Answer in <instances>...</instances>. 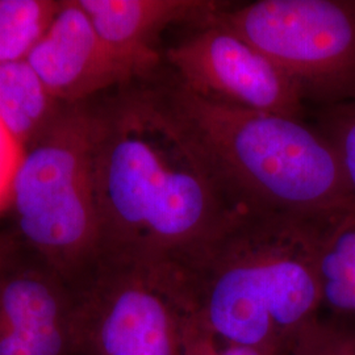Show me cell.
Segmentation results:
<instances>
[{
  "label": "cell",
  "mask_w": 355,
  "mask_h": 355,
  "mask_svg": "<svg viewBox=\"0 0 355 355\" xmlns=\"http://www.w3.org/2000/svg\"><path fill=\"white\" fill-rule=\"evenodd\" d=\"M89 104L101 258L177 270L253 208L173 107L162 69Z\"/></svg>",
  "instance_id": "1"
},
{
  "label": "cell",
  "mask_w": 355,
  "mask_h": 355,
  "mask_svg": "<svg viewBox=\"0 0 355 355\" xmlns=\"http://www.w3.org/2000/svg\"><path fill=\"white\" fill-rule=\"evenodd\" d=\"M325 217L249 208L233 218L174 270L192 324L220 343L290 354L322 309L316 243Z\"/></svg>",
  "instance_id": "2"
},
{
  "label": "cell",
  "mask_w": 355,
  "mask_h": 355,
  "mask_svg": "<svg viewBox=\"0 0 355 355\" xmlns=\"http://www.w3.org/2000/svg\"><path fill=\"white\" fill-rule=\"evenodd\" d=\"M178 114L253 208L291 215H334L355 205L338 155L304 117L237 108L183 89L164 64Z\"/></svg>",
  "instance_id": "3"
},
{
  "label": "cell",
  "mask_w": 355,
  "mask_h": 355,
  "mask_svg": "<svg viewBox=\"0 0 355 355\" xmlns=\"http://www.w3.org/2000/svg\"><path fill=\"white\" fill-rule=\"evenodd\" d=\"M8 212L21 246L71 287L98 265L102 234L89 101L66 104L51 127L24 150Z\"/></svg>",
  "instance_id": "4"
},
{
  "label": "cell",
  "mask_w": 355,
  "mask_h": 355,
  "mask_svg": "<svg viewBox=\"0 0 355 355\" xmlns=\"http://www.w3.org/2000/svg\"><path fill=\"white\" fill-rule=\"evenodd\" d=\"M74 290L76 355H183L190 330L171 268L101 258Z\"/></svg>",
  "instance_id": "5"
},
{
  "label": "cell",
  "mask_w": 355,
  "mask_h": 355,
  "mask_svg": "<svg viewBox=\"0 0 355 355\" xmlns=\"http://www.w3.org/2000/svg\"><path fill=\"white\" fill-rule=\"evenodd\" d=\"M220 17L318 108L355 102V0H258Z\"/></svg>",
  "instance_id": "6"
},
{
  "label": "cell",
  "mask_w": 355,
  "mask_h": 355,
  "mask_svg": "<svg viewBox=\"0 0 355 355\" xmlns=\"http://www.w3.org/2000/svg\"><path fill=\"white\" fill-rule=\"evenodd\" d=\"M220 15L191 26L190 33L164 49L170 76L209 102L304 117V103L291 80Z\"/></svg>",
  "instance_id": "7"
},
{
  "label": "cell",
  "mask_w": 355,
  "mask_h": 355,
  "mask_svg": "<svg viewBox=\"0 0 355 355\" xmlns=\"http://www.w3.org/2000/svg\"><path fill=\"white\" fill-rule=\"evenodd\" d=\"M74 352V290L23 248L0 270V355Z\"/></svg>",
  "instance_id": "8"
},
{
  "label": "cell",
  "mask_w": 355,
  "mask_h": 355,
  "mask_svg": "<svg viewBox=\"0 0 355 355\" xmlns=\"http://www.w3.org/2000/svg\"><path fill=\"white\" fill-rule=\"evenodd\" d=\"M26 61L62 104L86 102L135 79L105 48L78 0H62Z\"/></svg>",
  "instance_id": "9"
},
{
  "label": "cell",
  "mask_w": 355,
  "mask_h": 355,
  "mask_svg": "<svg viewBox=\"0 0 355 355\" xmlns=\"http://www.w3.org/2000/svg\"><path fill=\"white\" fill-rule=\"evenodd\" d=\"M105 48L135 79L164 66L162 35L171 26H196L229 8L215 0H78Z\"/></svg>",
  "instance_id": "10"
},
{
  "label": "cell",
  "mask_w": 355,
  "mask_h": 355,
  "mask_svg": "<svg viewBox=\"0 0 355 355\" xmlns=\"http://www.w3.org/2000/svg\"><path fill=\"white\" fill-rule=\"evenodd\" d=\"M316 270L322 308L355 321V205L321 221Z\"/></svg>",
  "instance_id": "11"
},
{
  "label": "cell",
  "mask_w": 355,
  "mask_h": 355,
  "mask_svg": "<svg viewBox=\"0 0 355 355\" xmlns=\"http://www.w3.org/2000/svg\"><path fill=\"white\" fill-rule=\"evenodd\" d=\"M64 105L51 96L26 60L0 62V123L23 150L51 127Z\"/></svg>",
  "instance_id": "12"
},
{
  "label": "cell",
  "mask_w": 355,
  "mask_h": 355,
  "mask_svg": "<svg viewBox=\"0 0 355 355\" xmlns=\"http://www.w3.org/2000/svg\"><path fill=\"white\" fill-rule=\"evenodd\" d=\"M62 0H0V62L26 60Z\"/></svg>",
  "instance_id": "13"
},
{
  "label": "cell",
  "mask_w": 355,
  "mask_h": 355,
  "mask_svg": "<svg viewBox=\"0 0 355 355\" xmlns=\"http://www.w3.org/2000/svg\"><path fill=\"white\" fill-rule=\"evenodd\" d=\"M290 355H355V321L318 316L300 331Z\"/></svg>",
  "instance_id": "14"
},
{
  "label": "cell",
  "mask_w": 355,
  "mask_h": 355,
  "mask_svg": "<svg viewBox=\"0 0 355 355\" xmlns=\"http://www.w3.org/2000/svg\"><path fill=\"white\" fill-rule=\"evenodd\" d=\"M313 124L337 153L355 198V102L318 108Z\"/></svg>",
  "instance_id": "15"
},
{
  "label": "cell",
  "mask_w": 355,
  "mask_h": 355,
  "mask_svg": "<svg viewBox=\"0 0 355 355\" xmlns=\"http://www.w3.org/2000/svg\"><path fill=\"white\" fill-rule=\"evenodd\" d=\"M183 355H290L262 347L220 343L191 324Z\"/></svg>",
  "instance_id": "16"
},
{
  "label": "cell",
  "mask_w": 355,
  "mask_h": 355,
  "mask_svg": "<svg viewBox=\"0 0 355 355\" xmlns=\"http://www.w3.org/2000/svg\"><path fill=\"white\" fill-rule=\"evenodd\" d=\"M23 153V148L0 123V215L8 212L13 178Z\"/></svg>",
  "instance_id": "17"
},
{
  "label": "cell",
  "mask_w": 355,
  "mask_h": 355,
  "mask_svg": "<svg viewBox=\"0 0 355 355\" xmlns=\"http://www.w3.org/2000/svg\"><path fill=\"white\" fill-rule=\"evenodd\" d=\"M23 246L11 232H0V270L8 265L17 254L21 252Z\"/></svg>",
  "instance_id": "18"
}]
</instances>
